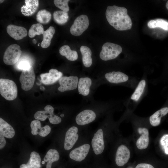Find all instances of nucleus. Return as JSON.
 I'll return each instance as SVG.
<instances>
[{"label": "nucleus", "mask_w": 168, "mask_h": 168, "mask_svg": "<svg viewBox=\"0 0 168 168\" xmlns=\"http://www.w3.org/2000/svg\"><path fill=\"white\" fill-rule=\"evenodd\" d=\"M127 9L115 5L108 6L105 12L107 21L110 25L119 30H130L132 22L127 14Z\"/></svg>", "instance_id": "f257e3e1"}, {"label": "nucleus", "mask_w": 168, "mask_h": 168, "mask_svg": "<svg viewBox=\"0 0 168 168\" xmlns=\"http://www.w3.org/2000/svg\"><path fill=\"white\" fill-rule=\"evenodd\" d=\"M0 93L1 96L7 100H15L17 95V88L16 83L8 79L1 78Z\"/></svg>", "instance_id": "f03ea898"}, {"label": "nucleus", "mask_w": 168, "mask_h": 168, "mask_svg": "<svg viewBox=\"0 0 168 168\" xmlns=\"http://www.w3.org/2000/svg\"><path fill=\"white\" fill-rule=\"evenodd\" d=\"M100 57L104 61L116 58L122 52V49L119 45L110 42L105 43L102 46Z\"/></svg>", "instance_id": "7ed1b4c3"}, {"label": "nucleus", "mask_w": 168, "mask_h": 168, "mask_svg": "<svg viewBox=\"0 0 168 168\" xmlns=\"http://www.w3.org/2000/svg\"><path fill=\"white\" fill-rule=\"evenodd\" d=\"M21 54L19 45L16 44H11L7 48L4 53L3 62L7 65H13L17 62Z\"/></svg>", "instance_id": "20e7f679"}, {"label": "nucleus", "mask_w": 168, "mask_h": 168, "mask_svg": "<svg viewBox=\"0 0 168 168\" xmlns=\"http://www.w3.org/2000/svg\"><path fill=\"white\" fill-rule=\"evenodd\" d=\"M89 25L88 16L85 15H81L74 21L70 28V33L74 36H80L87 29Z\"/></svg>", "instance_id": "39448f33"}, {"label": "nucleus", "mask_w": 168, "mask_h": 168, "mask_svg": "<svg viewBox=\"0 0 168 168\" xmlns=\"http://www.w3.org/2000/svg\"><path fill=\"white\" fill-rule=\"evenodd\" d=\"M44 110L36 112L34 115L35 119L44 121L48 118L49 122L53 124H58L61 122V118L54 114V108L52 106L47 105L44 107Z\"/></svg>", "instance_id": "423d86ee"}, {"label": "nucleus", "mask_w": 168, "mask_h": 168, "mask_svg": "<svg viewBox=\"0 0 168 168\" xmlns=\"http://www.w3.org/2000/svg\"><path fill=\"white\" fill-rule=\"evenodd\" d=\"M35 79V75L32 66L28 70H22L19 78L21 88L25 91L31 89L33 86Z\"/></svg>", "instance_id": "0eeeda50"}, {"label": "nucleus", "mask_w": 168, "mask_h": 168, "mask_svg": "<svg viewBox=\"0 0 168 168\" xmlns=\"http://www.w3.org/2000/svg\"><path fill=\"white\" fill-rule=\"evenodd\" d=\"M78 77L70 76L62 77L58 80L60 86L58 90L61 92L76 89L77 86Z\"/></svg>", "instance_id": "6e6552de"}, {"label": "nucleus", "mask_w": 168, "mask_h": 168, "mask_svg": "<svg viewBox=\"0 0 168 168\" xmlns=\"http://www.w3.org/2000/svg\"><path fill=\"white\" fill-rule=\"evenodd\" d=\"M91 143L93 151L96 155L100 154L103 152L105 145L101 129H99L94 134Z\"/></svg>", "instance_id": "1a4fd4ad"}, {"label": "nucleus", "mask_w": 168, "mask_h": 168, "mask_svg": "<svg viewBox=\"0 0 168 168\" xmlns=\"http://www.w3.org/2000/svg\"><path fill=\"white\" fill-rule=\"evenodd\" d=\"M78 128L75 126L70 128L67 131L65 136L64 147L66 150L71 149L77 142L78 138Z\"/></svg>", "instance_id": "9d476101"}, {"label": "nucleus", "mask_w": 168, "mask_h": 168, "mask_svg": "<svg viewBox=\"0 0 168 168\" xmlns=\"http://www.w3.org/2000/svg\"><path fill=\"white\" fill-rule=\"evenodd\" d=\"M129 149L125 146L122 145L119 146L117 150L115 156V162L119 166L126 164L130 157Z\"/></svg>", "instance_id": "9b49d317"}, {"label": "nucleus", "mask_w": 168, "mask_h": 168, "mask_svg": "<svg viewBox=\"0 0 168 168\" xmlns=\"http://www.w3.org/2000/svg\"><path fill=\"white\" fill-rule=\"evenodd\" d=\"M63 73L55 69H50L48 73L40 75L41 81L43 84L48 85L53 84L62 77Z\"/></svg>", "instance_id": "f8f14e48"}, {"label": "nucleus", "mask_w": 168, "mask_h": 168, "mask_svg": "<svg viewBox=\"0 0 168 168\" xmlns=\"http://www.w3.org/2000/svg\"><path fill=\"white\" fill-rule=\"evenodd\" d=\"M90 145L85 144L72 150L69 154V157L77 161H81L85 159L88 154Z\"/></svg>", "instance_id": "ddd939ff"}, {"label": "nucleus", "mask_w": 168, "mask_h": 168, "mask_svg": "<svg viewBox=\"0 0 168 168\" xmlns=\"http://www.w3.org/2000/svg\"><path fill=\"white\" fill-rule=\"evenodd\" d=\"M96 118V114L94 111L90 110H86L77 115L76 121L78 125H83L93 122Z\"/></svg>", "instance_id": "4468645a"}, {"label": "nucleus", "mask_w": 168, "mask_h": 168, "mask_svg": "<svg viewBox=\"0 0 168 168\" xmlns=\"http://www.w3.org/2000/svg\"><path fill=\"white\" fill-rule=\"evenodd\" d=\"M7 31L11 37L16 40L22 39L27 35V31L24 27L11 24L7 26Z\"/></svg>", "instance_id": "2eb2a0df"}, {"label": "nucleus", "mask_w": 168, "mask_h": 168, "mask_svg": "<svg viewBox=\"0 0 168 168\" xmlns=\"http://www.w3.org/2000/svg\"><path fill=\"white\" fill-rule=\"evenodd\" d=\"M31 129V133L34 135L37 134L42 137H45L48 135L51 132V128L48 125L41 127V123L39 120L35 119L32 121L30 123Z\"/></svg>", "instance_id": "dca6fc26"}, {"label": "nucleus", "mask_w": 168, "mask_h": 168, "mask_svg": "<svg viewBox=\"0 0 168 168\" xmlns=\"http://www.w3.org/2000/svg\"><path fill=\"white\" fill-rule=\"evenodd\" d=\"M25 5L21 8L22 14L26 16H30L34 14L37 10L39 5L38 0H25Z\"/></svg>", "instance_id": "f3484780"}, {"label": "nucleus", "mask_w": 168, "mask_h": 168, "mask_svg": "<svg viewBox=\"0 0 168 168\" xmlns=\"http://www.w3.org/2000/svg\"><path fill=\"white\" fill-rule=\"evenodd\" d=\"M106 79L110 82L118 83L127 81L128 78V76L119 71H113L108 72L105 75Z\"/></svg>", "instance_id": "a211bd4d"}, {"label": "nucleus", "mask_w": 168, "mask_h": 168, "mask_svg": "<svg viewBox=\"0 0 168 168\" xmlns=\"http://www.w3.org/2000/svg\"><path fill=\"white\" fill-rule=\"evenodd\" d=\"M138 132L140 136L137 141V147L140 150L145 149L147 147L149 142L148 130L145 128H139Z\"/></svg>", "instance_id": "6ab92c4d"}, {"label": "nucleus", "mask_w": 168, "mask_h": 168, "mask_svg": "<svg viewBox=\"0 0 168 168\" xmlns=\"http://www.w3.org/2000/svg\"><path fill=\"white\" fill-rule=\"evenodd\" d=\"M91 83L92 81L90 78L88 77L80 78L77 86L79 94L84 96H88Z\"/></svg>", "instance_id": "aec40b11"}, {"label": "nucleus", "mask_w": 168, "mask_h": 168, "mask_svg": "<svg viewBox=\"0 0 168 168\" xmlns=\"http://www.w3.org/2000/svg\"><path fill=\"white\" fill-rule=\"evenodd\" d=\"M41 158L39 154L35 151L32 152L30 158L26 164H22L20 168H40Z\"/></svg>", "instance_id": "412c9836"}, {"label": "nucleus", "mask_w": 168, "mask_h": 168, "mask_svg": "<svg viewBox=\"0 0 168 168\" xmlns=\"http://www.w3.org/2000/svg\"><path fill=\"white\" fill-rule=\"evenodd\" d=\"M0 133L8 138H13L15 134L13 127L1 118H0Z\"/></svg>", "instance_id": "4be33fe9"}, {"label": "nucleus", "mask_w": 168, "mask_h": 168, "mask_svg": "<svg viewBox=\"0 0 168 168\" xmlns=\"http://www.w3.org/2000/svg\"><path fill=\"white\" fill-rule=\"evenodd\" d=\"M168 113V107L163 108L156 112L150 117L149 121L152 125L156 126L161 123V118L166 115Z\"/></svg>", "instance_id": "5701e85b"}, {"label": "nucleus", "mask_w": 168, "mask_h": 168, "mask_svg": "<svg viewBox=\"0 0 168 168\" xmlns=\"http://www.w3.org/2000/svg\"><path fill=\"white\" fill-rule=\"evenodd\" d=\"M80 50L83 65L86 67H90L92 64V53L91 49L86 46L83 45L80 47Z\"/></svg>", "instance_id": "b1692460"}, {"label": "nucleus", "mask_w": 168, "mask_h": 168, "mask_svg": "<svg viewBox=\"0 0 168 168\" xmlns=\"http://www.w3.org/2000/svg\"><path fill=\"white\" fill-rule=\"evenodd\" d=\"M59 53L61 55L65 56L71 61L76 60L78 58V55L77 51L72 50L68 45L62 46L59 50Z\"/></svg>", "instance_id": "393cba45"}, {"label": "nucleus", "mask_w": 168, "mask_h": 168, "mask_svg": "<svg viewBox=\"0 0 168 168\" xmlns=\"http://www.w3.org/2000/svg\"><path fill=\"white\" fill-rule=\"evenodd\" d=\"M55 30L53 26H50L43 33V39L41 43V47L43 48H46L49 46L51 41L55 33Z\"/></svg>", "instance_id": "a878e982"}, {"label": "nucleus", "mask_w": 168, "mask_h": 168, "mask_svg": "<svg viewBox=\"0 0 168 168\" xmlns=\"http://www.w3.org/2000/svg\"><path fill=\"white\" fill-rule=\"evenodd\" d=\"M59 158V153L57 150L54 149H49L44 158V161L45 162H47L46 168H51L52 163L58 161Z\"/></svg>", "instance_id": "bb28decb"}, {"label": "nucleus", "mask_w": 168, "mask_h": 168, "mask_svg": "<svg viewBox=\"0 0 168 168\" xmlns=\"http://www.w3.org/2000/svg\"><path fill=\"white\" fill-rule=\"evenodd\" d=\"M53 18L56 23L60 25L65 24L68 21L69 16L67 12L63 11H56L54 12Z\"/></svg>", "instance_id": "cd10ccee"}, {"label": "nucleus", "mask_w": 168, "mask_h": 168, "mask_svg": "<svg viewBox=\"0 0 168 168\" xmlns=\"http://www.w3.org/2000/svg\"><path fill=\"white\" fill-rule=\"evenodd\" d=\"M51 18V14L45 9L39 11L37 14L36 20L39 23L45 24L48 23Z\"/></svg>", "instance_id": "c85d7f7f"}, {"label": "nucleus", "mask_w": 168, "mask_h": 168, "mask_svg": "<svg viewBox=\"0 0 168 168\" xmlns=\"http://www.w3.org/2000/svg\"><path fill=\"white\" fill-rule=\"evenodd\" d=\"M44 31L41 24L39 23L34 24L31 26L29 30L28 35L30 37L33 38L35 35L42 34Z\"/></svg>", "instance_id": "c756f323"}, {"label": "nucleus", "mask_w": 168, "mask_h": 168, "mask_svg": "<svg viewBox=\"0 0 168 168\" xmlns=\"http://www.w3.org/2000/svg\"><path fill=\"white\" fill-rule=\"evenodd\" d=\"M146 85V82L142 80L140 81L134 92L131 97V99L137 101L142 95Z\"/></svg>", "instance_id": "7c9ffc66"}, {"label": "nucleus", "mask_w": 168, "mask_h": 168, "mask_svg": "<svg viewBox=\"0 0 168 168\" xmlns=\"http://www.w3.org/2000/svg\"><path fill=\"white\" fill-rule=\"evenodd\" d=\"M69 0H54V3L55 6L62 11L67 12L69 10L68 3Z\"/></svg>", "instance_id": "2f4dec72"}, {"label": "nucleus", "mask_w": 168, "mask_h": 168, "mask_svg": "<svg viewBox=\"0 0 168 168\" xmlns=\"http://www.w3.org/2000/svg\"><path fill=\"white\" fill-rule=\"evenodd\" d=\"M160 142L165 153L168 155V134L163 135L161 138Z\"/></svg>", "instance_id": "473e14b6"}, {"label": "nucleus", "mask_w": 168, "mask_h": 168, "mask_svg": "<svg viewBox=\"0 0 168 168\" xmlns=\"http://www.w3.org/2000/svg\"><path fill=\"white\" fill-rule=\"evenodd\" d=\"M31 66L30 62L27 60H22L18 62L17 65V68L20 70H27L29 69Z\"/></svg>", "instance_id": "72a5a7b5"}, {"label": "nucleus", "mask_w": 168, "mask_h": 168, "mask_svg": "<svg viewBox=\"0 0 168 168\" xmlns=\"http://www.w3.org/2000/svg\"><path fill=\"white\" fill-rule=\"evenodd\" d=\"M155 20L156 21L157 27H159L166 30H168V22L162 19H157Z\"/></svg>", "instance_id": "f704fd0d"}, {"label": "nucleus", "mask_w": 168, "mask_h": 168, "mask_svg": "<svg viewBox=\"0 0 168 168\" xmlns=\"http://www.w3.org/2000/svg\"><path fill=\"white\" fill-rule=\"evenodd\" d=\"M135 168H154L151 164L147 163H140L138 164Z\"/></svg>", "instance_id": "c9c22d12"}, {"label": "nucleus", "mask_w": 168, "mask_h": 168, "mask_svg": "<svg viewBox=\"0 0 168 168\" xmlns=\"http://www.w3.org/2000/svg\"><path fill=\"white\" fill-rule=\"evenodd\" d=\"M6 144V141L4 136L0 133V149L3 148Z\"/></svg>", "instance_id": "e433bc0d"}, {"label": "nucleus", "mask_w": 168, "mask_h": 168, "mask_svg": "<svg viewBox=\"0 0 168 168\" xmlns=\"http://www.w3.org/2000/svg\"><path fill=\"white\" fill-rule=\"evenodd\" d=\"M147 24L148 27L150 28L154 29L157 27L156 21L155 20L149 21Z\"/></svg>", "instance_id": "4c0bfd02"}, {"label": "nucleus", "mask_w": 168, "mask_h": 168, "mask_svg": "<svg viewBox=\"0 0 168 168\" xmlns=\"http://www.w3.org/2000/svg\"><path fill=\"white\" fill-rule=\"evenodd\" d=\"M32 42L34 44H36L37 42L36 40L35 39H33L32 40Z\"/></svg>", "instance_id": "58836bf2"}, {"label": "nucleus", "mask_w": 168, "mask_h": 168, "mask_svg": "<svg viewBox=\"0 0 168 168\" xmlns=\"http://www.w3.org/2000/svg\"><path fill=\"white\" fill-rule=\"evenodd\" d=\"M166 9L168 10V1H167L166 4Z\"/></svg>", "instance_id": "ea45409f"}, {"label": "nucleus", "mask_w": 168, "mask_h": 168, "mask_svg": "<svg viewBox=\"0 0 168 168\" xmlns=\"http://www.w3.org/2000/svg\"><path fill=\"white\" fill-rule=\"evenodd\" d=\"M4 1V0H0V3H2Z\"/></svg>", "instance_id": "a19ab883"}, {"label": "nucleus", "mask_w": 168, "mask_h": 168, "mask_svg": "<svg viewBox=\"0 0 168 168\" xmlns=\"http://www.w3.org/2000/svg\"><path fill=\"white\" fill-rule=\"evenodd\" d=\"M60 116H61L62 117H64V114H61L60 115Z\"/></svg>", "instance_id": "79ce46f5"}, {"label": "nucleus", "mask_w": 168, "mask_h": 168, "mask_svg": "<svg viewBox=\"0 0 168 168\" xmlns=\"http://www.w3.org/2000/svg\"><path fill=\"white\" fill-rule=\"evenodd\" d=\"M45 163V162L44 161H42L41 162V163L42 164H44Z\"/></svg>", "instance_id": "37998d69"}, {"label": "nucleus", "mask_w": 168, "mask_h": 168, "mask_svg": "<svg viewBox=\"0 0 168 168\" xmlns=\"http://www.w3.org/2000/svg\"><path fill=\"white\" fill-rule=\"evenodd\" d=\"M38 46H39V45H40L39 44H38Z\"/></svg>", "instance_id": "c03bdc74"}]
</instances>
